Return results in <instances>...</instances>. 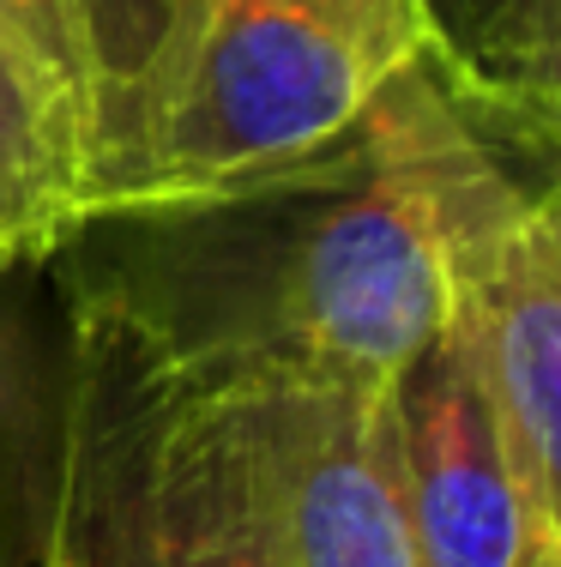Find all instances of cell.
<instances>
[{"instance_id": "6da1fadb", "label": "cell", "mask_w": 561, "mask_h": 567, "mask_svg": "<svg viewBox=\"0 0 561 567\" xmlns=\"http://www.w3.org/2000/svg\"><path fill=\"white\" fill-rule=\"evenodd\" d=\"M550 157L411 61L344 133L181 194L73 206L43 248L66 315L194 393L398 381L447 327V236L507 157Z\"/></svg>"}, {"instance_id": "7a4b0ae2", "label": "cell", "mask_w": 561, "mask_h": 567, "mask_svg": "<svg viewBox=\"0 0 561 567\" xmlns=\"http://www.w3.org/2000/svg\"><path fill=\"white\" fill-rule=\"evenodd\" d=\"M423 55V0H122L91 49L73 206L290 164Z\"/></svg>"}, {"instance_id": "3957f363", "label": "cell", "mask_w": 561, "mask_h": 567, "mask_svg": "<svg viewBox=\"0 0 561 567\" xmlns=\"http://www.w3.org/2000/svg\"><path fill=\"white\" fill-rule=\"evenodd\" d=\"M37 567H290L242 393H194L115 327L66 315Z\"/></svg>"}, {"instance_id": "277c9868", "label": "cell", "mask_w": 561, "mask_h": 567, "mask_svg": "<svg viewBox=\"0 0 561 567\" xmlns=\"http://www.w3.org/2000/svg\"><path fill=\"white\" fill-rule=\"evenodd\" d=\"M447 320L496 416L513 483L561 537V206L555 175L507 157L447 236Z\"/></svg>"}, {"instance_id": "5b68a950", "label": "cell", "mask_w": 561, "mask_h": 567, "mask_svg": "<svg viewBox=\"0 0 561 567\" xmlns=\"http://www.w3.org/2000/svg\"><path fill=\"white\" fill-rule=\"evenodd\" d=\"M290 567H423L398 381L242 393Z\"/></svg>"}, {"instance_id": "8992f818", "label": "cell", "mask_w": 561, "mask_h": 567, "mask_svg": "<svg viewBox=\"0 0 561 567\" xmlns=\"http://www.w3.org/2000/svg\"><path fill=\"white\" fill-rule=\"evenodd\" d=\"M398 435L423 567H561V537L519 495L453 320L398 374Z\"/></svg>"}, {"instance_id": "52a82bcc", "label": "cell", "mask_w": 561, "mask_h": 567, "mask_svg": "<svg viewBox=\"0 0 561 567\" xmlns=\"http://www.w3.org/2000/svg\"><path fill=\"white\" fill-rule=\"evenodd\" d=\"M429 55L489 121L555 145L561 0H423Z\"/></svg>"}, {"instance_id": "ba28073f", "label": "cell", "mask_w": 561, "mask_h": 567, "mask_svg": "<svg viewBox=\"0 0 561 567\" xmlns=\"http://www.w3.org/2000/svg\"><path fill=\"white\" fill-rule=\"evenodd\" d=\"M7 278V272H0ZM61 453V374L0 284V567H37Z\"/></svg>"}, {"instance_id": "9c48e42d", "label": "cell", "mask_w": 561, "mask_h": 567, "mask_svg": "<svg viewBox=\"0 0 561 567\" xmlns=\"http://www.w3.org/2000/svg\"><path fill=\"white\" fill-rule=\"evenodd\" d=\"M79 127L61 110V97L49 91V79L37 73V61L24 55L19 31L0 19V169L19 187H31L55 224L73 206L79 182Z\"/></svg>"}, {"instance_id": "30bf717a", "label": "cell", "mask_w": 561, "mask_h": 567, "mask_svg": "<svg viewBox=\"0 0 561 567\" xmlns=\"http://www.w3.org/2000/svg\"><path fill=\"white\" fill-rule=\"evenodd\" d=\"M0 19L19 31L24 55H31L37 73L49 79V91H55L61 110L73 115L79 145H85V127H91V24H85V0H0ZM79 164H85V152H79Z\"/></svg>"}, {"instance_id": "8fae6325", "label": "cell", "mask_w": 561, "mask_h": 567, "mask_svg": "<svg viewBox=\"0 0 561 567\" xmlns=\"http://www.w3.org/2000/svg\"><path fill=\"white\" fill-rule=\"evenodd\" d=\"M49 236H55V212L19 187L7 169H0V272H24V266L43 260Z\"/></svg>"}, {"instance_id": "7c38bea8", "label": "cell", "mask_w": 561, "mask_h": 567, "mask_svg": "<svg viewBox=\"0 0 561 567\" xmlns=\"http://www.w3.org/2000/svg\"><path fill=\"white\" fill-rule=\"evenodd\" d=\"M122 7V0H85V24H91V49H97V31H103V19Z\"/></svg>"}]
</instances>
